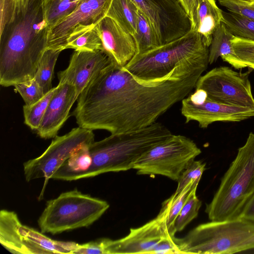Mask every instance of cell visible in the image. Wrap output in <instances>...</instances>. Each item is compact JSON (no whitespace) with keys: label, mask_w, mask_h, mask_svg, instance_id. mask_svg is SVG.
Listing matches in <instances>:
<instances>
[{"label":"cell","mask_w":254,"mask_h":254,"mask_svg":"<svg viewBox=\"0 0 254 254\" xmlns=\"http://www.w3.org/2000/svg\"><path fill=\"white\" fill-rule=\"evenodd\" d=\"M190 30L198 33L207 47H210L212 36L222 23V10L215 0H195L190 15Z\"/></svg>","instance_id":"obj_18"},{"label":"cell","mask_w":254,"mask_h":254,"mask_svg":"<svg viewBox=\"0 0 254 254\" xmlns=\"http://www.w3.org/2000/svg\"><path fill=\"white\" fill-rule=\"evenodd\" d=\"M254 249V234L244 241L239 247L238 252Z\"/></svg>","instance_id":"obj_38"},{"label":"cell","mask_w":254,"mask_h":254,"mask_svg":"<svg viewBox=\"0 0 254 254\" xmlns=\"http://www.w3.org/2000/svg\"><path fill=\"white\" fill-rule=\"evenodd\" d=\"M113 0H82L69 15L51 28L47 49L63 51L66 40L78 25H96L106 16Z\"/></svg>","instance_id":"obj_14"},{"label":"cell","mask_w":254,"mask_h":254,"mask_svg":"<svg viewBox=\"0 0 254 254\" xmlns=\"http://www.w3.org/2000/svg\"><path fill=\"white\" fill-rule=\"evenodd\" d=\"M0 31L13 22L17 16L14 0H0Z\"/></svg>","instance_id":"obj_35"},{"label":"cell","mask_w":254,"mask_h":254,"mask_svg":"<svg viewBox=\"0 0 254 254\" xmlns=\"http://www.w3.org/2000/svg\"><path fill=\"white\" fill-rule=\"evenodd\" d=\"M205 163L201 161H192L183 171L178 180V186L174 192L178 194L190 184H197L205 170Z\"/></svg>","instance_id":"obj_32"},{"label":"cell","mask_w":254,"mask_h":254,"mask_svg":"<svg viewBox=\"0 0 254 254\" xmlns=\"http://www.w3.org/2000/svg\"><path fill=\"white\" fill-rule=\"evenodd\" d=\"M197 184H190L178 194L175 193L163 203L161 211L164 214L166 223L171 234L176 233L175 224L176 218L192 191L197 189Z\"/></svg>","instance_id":"obj_25"},{"label":"cell","mask_w":254,"mask_h":254,"mask_svg":"<svg viewBox=\"0 0 254 254\" xmlns=\"http://www.w3.org/2000/svg\"><path fill=\"white\" fill-rule=\"evenodd\" d=\"M148 17L161 45L177 39L190 30L189 17L179 0H132Z\"/></svg>","instance_id":"obj_11"},{"label":"cell","mask_w":254,"mask_h":254,"mask_svg":"<svg viewBox=\"0 0 254 254\" xmlns=\"http://www.w3.org/2000/svg\"><path fill=\"white\" fill-rule=\"evenodd\" d=\"M196 191V189L192 191L176 218L175 224L176 233L182 231L198 215L201 201L197 197Z\"/></svg>","instance_id":"obj_31"},{"label":"cell","mask_w":254,"mask_h":254,"mask_svg":"<svg viewBox=\"0 0 254 254\" xmlns=\"http://www.w3.org/2000/svg\"><path fill=\"white\" fill-rule=\"evenodd\" d=\"M14 89L19 93L25 102L29 106L40 100L45 93L34 78L32 79L15 84Z\"/></svg>","instance_id":"obj_33"},{"label":"cell","mask_w":254,"mask_h":254,"mask_svg":"<svg viewBox=\"0 0 254 254\" xmlns=\"http://www.w3.org/2000/svg\"><path fill=\"white\" fill-rule=\"evenodd\" d=\"M72 49L75 51L103 50L96 24L76 27L66 40L65 49Z\"/></svg>","instance_id":"obj_22"},{"label":"cell","mask_w":254,"mask_h":254,"mask_svg":"<svg viewBox=\"0 0 254 254\" xmlns=\"http://www.w3.org/2000/svg\"><path fill=\"white\" fill-rule=\"evenodd\" d=\"M236 57L230 64L236 69L254 70V41L234 36L231 41Z\"/></svg>","instance_id":"obj_29"},{"label":"cell","mask_w":254,"mask_h":254,"mask_svg":"<svg viewBox=\"0 0 254 254\" xmlns=\"http://www.w3.org/2000/svg\"><path fill=\"white\" fill-rule=\"evenodd\" d=\"M234 36L222 22L212 36V40L209 49L208 63H215L219 57L229 64L236 57L231 40Z\"/></svg>","instance_id":"obj_23"},{"label":"cell","mask_w":254,"mask_h":254,"mask_svg":"<svg viewBox=\"0 0 254 254\" xmlns=\"http://www.w3.org/2000/svg\"><path fill=\"white\" fill-rule=\"evenodd\" d=\"M239 218L254 222V194L245 205Z\"/></svg>","instance_id":"obj_37"},{"label":"cell","mask_w":254,"mask_h":254,"mask_svg":"<svg viewBox=\"0 0 254 254\" xmlns=\"http://www.w3.org/2000/svg\"><path fill=\"white\" fill-rule=\"evenodd\" d=\"M190 138L172 134L144 153L133 169L139 175H159L178 181L185 169L201 153Z\"/></svg>","instance_id":"obj_8"},{"label":"cell","mask_w":254,"mask_h":254,"mask_svg":"<svg viewBox=\"0 0 254 254\" xmlns=\"http://www.w3.org/2000/svg\"><path fill=\"white\" fill-rule=\"evenodd\" d=\"M202 75L142 84L124 67H108L93 78L77 99L73 112L80 127L111 134L148 127L188 96Z\"/></svg>","instance_id":"obj_1"},{"label":"cell","mask_w":254,"mask_h":254,"mask_svg":"<svg viewBox=\"0 0 254 254\" xmlns=\"http://www.w3.org/2000/svg\"><path fill=\"white\" fill-rule=\"evenodd\" d=\"M222 22L235 37L254 41V20L222 10Z\"/></svg>","instance_id":"obj_27"},{"label":"cell","mask_w":254,"mask_h":254,"mask_svg":"<svg viewBox=\"0 0 254 254\" xmlns=\"http://www.w3.org/2000/svg\"><path fill=\"white\" fill-rule=\"evenodd\" d=\"M82 0H44L46 21L51 28L69 15Z\"/></svg>","instance_id":"obj_26"},{"label":"cell","mask_w":254,"mask_h":254,"mask_svg":"<svg viewBox=\"0 0 254 254\" xmlns=\"http://www.w3.org/2000/svg\"><path fill=\"white\" fill-rule=\"evenodd\" d=\"M172 134L166 126L155 122L142 128L111 134L94 141L89 146L91 163L84 178L133 169L144 153Z\"/></svg>","instance_id":"obj_4"},{"label":"cell","mask_w":254,"mask_h":254,"mask_svg":"<svg viewBox=\"0 0 254 254\" xmlns=\"http://www.w3.org/2000/svg\"><path fill=\"white\" fill-rule=\"evenodd\" d=\"M109 207L107 201L75 189L62 193L57 198L47 201L38 224L42 233L53 235L87 227Z\"/></svg>","instance_id":"obj_6"},{"label":"cell","mask_w":254,"mask_h":254,"mask_svg":"<svg viewBox=\"0 0 254 254\" xmlns=\"http://www.w3.org/2000/svg\"><path fill=\"white\" fill-rule=\"evenodd\" d=\"M254 194V133L243 146L221 180L220 186L205 212L211 221L239 218Z\"/></svg>","instance_id":"obj_5"},{"label":"cell","mask_w":254,"mask_h":254,"mask_svg":"<svg viewBox=\"0 0 254 254\" xmlns=\"http://www.w3.org/2000/svg\"><path fill=\"white\" fill-rule=\"evenodd\" d=\"M239 0L241 1H244V2H254V0Z\"/></svg>","instance_id":"obj_41"},{"label":"cell","mask_w":254,"mask_h":254,"mask_svg":"<svg viewBox=\"0 0 254 254\" xmlns=\"http://www.w3.org/2000/svg\"><path fill=\"white\" fill-rule=\"evenodd\" d=\"M186 13L190 17L195 0H179Z\"/></svg>","instance_id":"obj_39"},{"label":"cell","mask_w":254,"mask_h":254,"mask_svg":"<svg viewBox=\"0 0 254 254\" xmlns=\"http://www.w3.org/2000/svg\"><path fill=\"white\" fill-rule=\"evenodd\" d=\"M94 141L93 130L78 127L62 136H57L46 150L39 157L23 164L27 182L44 178V185L39 196L42 198L49 181L72 153L80 146Z\"/></svg>","instance_id":"obj_9"},{"label":"cell","mask_w":254,"mask_h":254,"mask_svg":"<svg viewBox=\"0 0 254 254\" xmlns=\"http://www.w3.org/2000/svg\"><path fill=\"white\" fill-rule=\"evenodd\" d=\"M175 237L170 232L161 210L156 218L141 227L131 228L126 237L117 240L101 239L104 254H154L162 241Z\"/></svg>","instance_id":"obj_13"},{"label":"cell","mask_w":254,"mask_h":254,"mask_svg":"<svg viewBox=\"0 0 254 254\" xmlns=\"http://www.w3.org/2000/svg\"><path fill=\"white\" fill-rule=\"evenodd\" d=\"M254 234V222L242 218L211 221L182 238H175L179 254H232Z\"/></svg>","instance_id":"obj_7"},{"label":"cell","mask_w":254,"mask_h":254,"mask_svg":"<svg viewBox=\"0 0 254 254\" xmlns=\"http://www.w3.org/2000/svg\"><path fill=\"white\" fill-rule=\"evenodd\" d=\"M209 49L200 35H185L141 54L124 67L142 84H156L171 78L200 74L206 69Z\"/></svg>","instance_id":"obj_3"},{"label":"cell","mask_w":254,"mask_h":254,"mask_svg":"<svg viewBox=\"0 0 254 254\" xmlns=\"http://www.w3.org/2000/svg\"><path fill=\"white\" fill-rule=\"evenodd\" d=\"M138 10L132 0H113L106 16L133 37L136 31Z\"/></svg>","instance_id":"obj_21"},{"label":"cell","mask_w":254,"mask_h":254,"mask_svg":"<svg viewBox=\"0 0 254 254\" xmlns=\"http://www.w3.org/2000/svg\"><path fill=\"white\" fill-rule=\"evenodd\" d=\"M72 254H104L101 239L83 244H78Z\"/></svg>","instance_id":"obj_36"},{"label":"cell","mask_w":254,"mask_h":254,"mask_svg":"<svg viewBox=\"0 0 254 254\" xmlns=\"http://www.w3.org/2000/svg\"><path fill=\"white\" fill-rule=\"evenodd\" d=\"M133 38L136 46V55L141 54L162 45L150 21L139 9L136 31Z\"/></svg>","instance_id":"obj_24"},{"label":"cell","mask_w":254,"mask_h":254,"mask_svg":"<svg viewBox=\"0 0 254 254\" xmlns=\"http://www.w3.org/2000/svg\"><path fill=\"white\" fill-rule=\"evenodd\" d=\"M181 101V113L186 123L195 121L202 128L216 122H239L254 117V108L232 106L213 101L200 89H195Z\"/></svg>","instance_id":"obj_12"},{"label":"cell","mask_w":254,"mask_h":254,"mask_svg":"<svg viewBox=\"0 0 254 254\" xmlns=\"http://www.w3.org/2000/svg\"><path fill=\"white\" fill-rule=\"evenodd\" d=\"M77 99L75 88L73 85L67 82L59 83L36 130L37 134L44 139L57 136L68 119L69 111Z\"/></svg>","instance_id":"obj_17"},{"label":"cell","mask_w":254,"mask_h":254,"mask_svg":"<svg viewBox=\"0 0 254 254\" xmlns=\"http://www.w3.org/2000/svg\"><path fill=\"white\" fill-rule=\"evenodd\" d=\"M96 28L102 40L103 51L116 66L124 67L136 53L133 37L107 16L96 24Z\"/></svg>","instance_id":"obj_16"},{"label":"cell","mask_w":254,"mask_h":254,"mask_svg":"<svg viewBox=\"0 0 254 254\" xmlns=\"http://www.w3.org/2000/svg\"><path fill=\"white\" fill-rule=\"evenodd\" d=\"M113 64H115L103 50L74 51L67 68L58 73L59 83L73 85L78 98L93 78Z\"/></svg>","instance_id":"obj_15"},{"label":"cell","mask_w":254,"mask_h":254,"mask_svg":"<svg viewBox=\"0 0 254 254\" xmlns=\"http://www.w3.org/2000/svg\"><path fill=\"white\" fill-rule=\"evenodd\" d=\"M249 72L242 73L228 66L214 68L198 79L195 89L204 91L210 100L237 107L254 108Z\"/></svg>","instance_id":"obj_10"},{"label":"cell","mask_w":254,"mask_h":254,"mask_svg":"<svg viewBox=\"0 0 254 254\" xmlns=\"http://www.w3.org/2000/svg\"><path fill=\"white\" fill-rule=\"evenodd\" d=\"M21 223L13 211L0 212V243L13 254H30L21 231Z\"/></svg>","instance_id":"obj_19"},{"label":"cell","mask_w":254,"mask_h":254,"mask_svg":"<svg viewBox=\"0 0 254 254\" xmlns=\"http://www.w3.org/2000/svg\"><path fill=\"white\" fill-rule=\"evenodd\" d=\"M62 51L47 49L40 61L34 78L45 93L52 88V80L57 59Z\"/></svg>","instance_id":"obj_28"},{"label":"cell","mask_w":254,"mask_h":254,"mask_svg":"<svg viewBox=\"0 0 254 254\" xmlns=\"http://www.w3.org/2000/svg\"><path fill=\"white\" fill-rule=\"evenodd\" d=\"M21 231L30 254H72L78 244L53 240L41 232L23 225Z\"/></svg>","instance_id":"obj_20"},{"label":"cell","mask_w":254,"mask_h":254,"mask_svg":"<svg viewBox=\"0 0 254 254\" xmlns=\"http://www.w3.org/2000/svg\"><path fill=\"white\" fill-rule=\"evenodd\" d=\"M14 0L16 3L18 16L26 10L30 0Z\"/></svg>","instance_id":"obj_40"},{"label":"cell","mask_w":254,"mask_h":254,"mask_svg":"<svg viewBox=\"0 0 254 254\" xmlns=\"http://www.w3.org/2000/svg\"><path fill=\"white\" fill-rule=\"evenodd\" d=\"M44 0H30L26 10L0 31V84L14 86L35 77L47 49L50 28Z\"/></svg>","instance_id":"obj_2"},{"label":"cell","mask_w":254,"mask_h":254,"mask_svg":"<svg viewBox=\"0 0 254 254\" xmlns=\"http://www.w3.org/2000/svg\"><path fill=\"white\" fill-rule=\"evenodd\" d=\"M57 89V86L52 88L38 101L23 107L24 123L32 130H37L39 128L48 105Z\"/></svg>","instance_id":"obj_30"},{"label":"cell","mask_w":254,"mask_h":254,"mask_svg":"<svg viewBox=\"0 0 254 254\" xmlns=\"http://www.w3.org/2000/svg\"><path fill=\"white\" fill-rule=\"evenodd\" d=\"M220 4L229 11L254 20V2L237 0H218Z\"/></svg>","instance_id":"obj_34"}]
</instances>
